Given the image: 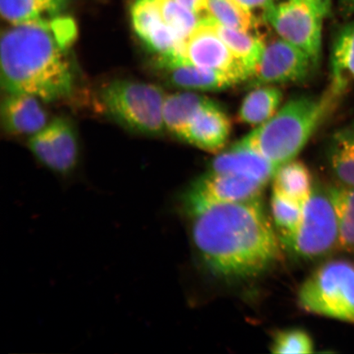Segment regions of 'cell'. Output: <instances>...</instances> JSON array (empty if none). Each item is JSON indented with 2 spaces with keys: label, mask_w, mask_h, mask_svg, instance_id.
<instances>
[{
  "label": "cell",
  "mask_w": 354,
  "mask_h": 354,
  "mask_svg": "<svg viewBox=\"0 0 354 354\" xmlns=\"http://www.w3.org/2000/svg\"><path fill=\"white\" fill-rule=\"evenodd\" d=\"M167 95L153 84L116 81L101 92L105 112L127 129L158 136L165 130L163 107Z\"/></svg>",
  "instance_id": "obj_4"
},
{
  "label": "cell",
  "mask_w": 354,
  "mask_h": 354,
  "mask_svg": "<svg viewBox=\"0 0 354 354\" xmlns=\"http://www.w3.org/2000/svg\"><path fill=\"white\" fill-rule=\"evenodd\" d=\"M272 180L273 193L301 205L307 202L313 192L308 168L295 159L279 167Z\"/></svg>",
  "instance_id": "obj_21"
},
{
  "label": "cell",
  "mask_w": 354,
  "mask_h": 354,
  "mask_svg": "<svg viewBox=\"0 0 354 354\" xmlns=\"http://www.w3.org/2000/svg\"><path fill=\"white\" fill-rule=\"evenodd\" d=\"M327 192L337 218L338 247L345 251L354 252V187L339 183Z\"/></svg>",
  "instance_id": "obj_24"
},
{
  "label": "cell",
  "mask_w": 354,
  "mask_h": 354,
  "mask_svg": "<svg viewBox=\"0 0 354 354\" xmlns=\"http://www.w3.org/2000/svg\"><path fill=\"white\" fill-rule=\"evenodd\" d=\"M299 1L309 4L310 6L315 8L324 17L329 16L330 13V0H299Z\"/></svg>",
  "instance_id": "obj_31"
},
{
  "label": "cell",
  "mask_w": 354,
  "mask_h": 354,
  "mask_svg": "<svg viewBox=\"0 0 354 354\" xmlns=\"http://www.w3.org/2000/svg\"><path fill=\"white\" fill-rule=\"evenodd\" d=\"M232 1L236 3L239 7H241L242 10L250 12V15H254L257 19H261L257 15V13L259 12L261 17L264 20L265 12L267 11L272 0H232Z\"/></svg>",
  "instance_id": "obj_29"
},
{
  "label": "cell",
  "mask_w": 354,
  "mask_h": 354,
  "mask_svg": "<svg viewBox=\"0 0 354 354\" xmlns=\"http://www.w3.org/2000/svg\"><path fill=\"white\" fill-rule=\"evenodd\" d=\"M77 35L76 22L64 15L8 29L1 39L4 90L46 102L72 94L75 66L70 48Z\"/></svg>",
  "instance_id": "obj_2"
},
{
  "label": "cell",
  "mask_w": 354,
  "mask_h": 354,
  "mask_svg": "<svg viewBox=\"0 0 354 354\" xmlns=\"http://www.w3.org/2000/svg\"><path fill=\"white\" fill-rule=\"evenodd\" d=\"M271 348L277 354H308L314 352V344L307 332L291 329L278 333Z\"/></svg>",
  "instance_id": "obj_28"
},
{
  "label": "cell",
  "mask_w": 354,
  "mask_h": 354,
  "mask_svg": "<svg viewBox=\"0 0 354 354\" xmlns=\"http://www.w3.org/2000/svg\"><path fill=\"white\" fill-rule=\"evenodd\" d=\"M37 97L8 94L1 107L4 129L11 135H35L47 126L48 114Z\"/></svg>",
  "instance_id": "obj_15"
},
{
  "label": "cell",
  "mask_w": 354,
  "mask_h": 354,
  "mask_svg": "<svg viewBox=\"0 0 354 354\" xmlns=\"http://www.w3.org/2000/svg\"><path fill=\"white\" fill-rule=\"evenodd\" d=\"M339 99L328 88L320 97L291 100L234 145L253 150L280 167L298 156Z\"/></svg>",
  "instance_id": "obj_3"
},
{
  "label": "cell",
  "mask_w": 354,
  "mask_h": 354,
  "mask_svg": "<svg viewBox=\"0 0 354 354\" xmlns=\"http://www.w3.org/2000/svg\"><path fill=\"white\" fill-rule=\"evenodd\" d=\"M328 162L339 183L354 187V122L342 127L331 137Z\"/></svg>",
  "instance_id": "obj_22"
},
{
  "label": "cell",
  "mask_w": 354,
  "mask_h": 354,
  "mask_svg": "<svg viewBox=\"0 0 354 354\" xmlns=\"http://www.w3.org/2000/svg\"><path fill=\"white\" fill-rule=\"evenodd\" d=\"M301 308L354 325V264L333 260L321 266L301 286Z\"/></svg>",
  "instance_id": "obj_5"
},
{
  "label": "cell",
  "mask_w": 354,
  "mask_h": 354,
  "mask_svg": "<svg viewBox=\"0 0 354 354\" xmlns=\"http://www.w3.org/2000/svg\"><path fill=\"white\" fill-rule=\"evenodd\" d=\"M209 15L219 24L234 29L254 32L261 19L250 15L232 0H209Z\"/></svg>",
  "instance_id": "obj_25"
},
{
  "label": "cell",
  "mask_w": 354,
  "mask_h": 354,
  "mask_svg": "<svg viewBox=\"0 0 354 354\" xmlns=\"http://www.w3.org/2000/svg\"><path fill=\"white\" fill-rule=\"evenodd\" d=\"M279 167L253 150L233 145L212 162L211 171L250 177L267 185Z\"/></svg>",
  "instance_id": "obj_16"
},
{
  "label": "cell",
  "mask_w": 354,
  "mask_h": 354,
  "mask_svg": "<svg viewBox=\"0 0 354 354\" xmlns=\"http://www.w3.org/2000/svg\"><path fill=\"white\" fill-rule=\"evenodd\" d=\"M210 21L216 34L250 71L252 78L263 55L266 47L263 37L253 32L227 28L211 17Z\"/></svg>",
  "instance_id": "obj_18"
},
{
  "label": "cell",
  "mask_w": 354,
  "mask_h": 354,
  "mask_svg": "<svg viewBox=\"0 0 354 354\" xmlns=\"http://www.w3.org/2000/svg\"><path fill=\"white\" fill-rule=\"evenodd\" d=\"M187 216L197 253L216 276L254 277L280 259L279 239L259 198L211 205Z\"/></svg>",
  "instance_id": "obj_1"
},
{
  "label": "cell",
  "mask_w": 354,
  "mask_h": 354,
  "mask_svg": "<svg viewBox=\"0 0 354 354\" xmlns=\"http://www.w3.org/2000/svg\"><path fill=\"white\" fill-rule=\"evenodd\" d=\"M304 205L273 193L272 214L277 227L281 232L282 241L290 238L298 229L303 215Z\"/></svg>",
  "instance_id": "obj_27"
},
{
  "label": "cell",
  "mask_w": 354,
  "mask_h": 354,
  "mask_svg": "<svg viewBox=\"0 0 354 354\" xmlns=\"http://www.w3.org/2000/svg\"><path fill=\"white\" fill-rule=\"evenodd\" d=\"M131 15L135 32L158 59L185 57V42L163 21L155 0H136Z\"/></svg>",
  "instance_id": "obj_12"
},
{
  "label": "cell",
  "mask_w": 354,
  "mask_h": 354,
  "mask_svg": "<svg viewBox=\"0 0 354 354\" xmlns=\"http://www.w3.org/2000/svg\"><path fill=\"white\" fill-rule=\"evenodd\" d=\"M231 131L227 113L210 100L194 115L184 141L207 152H218L227 144Z\"/></svg>",
  "instance_id": "obj_14"
},
{
  "label": "cell",
  "mask_w": 354,
  "mask_h": 354,
  "mask_svg": "<svg viewBox=\"0 0 354 354\" xmlns=\"http://www.w3.org/2000/svg\"><path fill=\"white\" fill-rule=\"evenodd\" d=\"M263 19L279 37L306 53L318 66L324 19L319 12L299 0H272Z\"/></svg>",
  "instance_id": "obj_6"
},
{
  "label": "cell",
  "mask_w": 354,
  "mask_h": 354,
  "mask_svg": "<svg viewBox=\"0 0 354 354\" xmlns=\"http://www.w3.org/2000/svg\"><path fill=\"white\" fill-rule=\"evenodd\" d=\"M176 1L196 13L201 20L210 17L209 0H176Z\"/></svg>",
  "instance_id": "obj_30"
},
{
  "label": "cell",
  "mask_w": 354,
  "mask_h": 354,
  "mask_svg": "<svg viewBox=\"0 0 354 354\" xmlns=\"http://www.w3.org/2000/svg\"><path fill=\"white\" fill-rule=\"evenodd\" d=\"M283 93L275 86H261L247 95L239 110V120L259 126L274 116L281 104Z\"/></svg>",
  "instance_id": "obj_23"
},
{
  "label": "cell",
  "mask_w": 354,
  "mask_h": 354,
  "mask_svg": "<svg viewBox=\"0 0 354 354\" xmlns=\"http://www.w3.org/2000/svg\"><path fill=\"white\" fill-rule=\"evenodd\" d=\"M265 184L250 177L210 171L198 177L181 196L185 215L220 203L258 199Z\"/></svg>",
  "instance_id": "obj_8"
},
{
  "label": "cell",
  "mask_w": 354,
  "mask_h": 354,
  "mask_svg": "<svg viewBox=\"0 0 354 354\" xmlns=\"http://www.w3.org/2000/svg\"><path fill=\"white\" fill-rule=\"evenodd\" d=\"M157 64L172 85L185 90L220 91L241 84L227 74L190 64L185 57L158 59Z\"/></svg>",
  "instance_id": "obj_13"
},
{
  "label": "cell",
  "mask_w": 354,
  "mask_h": 354,
  "mask_svg": "<svg viewBox=\"0 0 354 354\" xmlns=\"http://www.w3.org/2000/svg\"><path fill=\"white\" fill-rule=\"evenodd\" d=\"M284 243L305 259L326 255L338 246L337 218L328 192H313L304 205L298 229Z\"/></svg>",
  "instance_id": "obj_7"
},
{
  "label": "cell",
  "mask_w": 354,
  "mask_h": 354,
  "mask_svg": "<svg viewBox=\"0 0 354 354\" xmlns=\"http://www.w3.org/2000/svg\"><path fill=\"white\" fill-rule=\"evenodd\" d=\"M70 0H0L4 19L12 25L47 20L64 15Z\"/></svg>",
  "instance_id": "obj_20"
},
{
  "label": "cell",
  "mask_w": 354,
  "mask_h": 354,
  "mask_svg": "<svg viewBox=\"0 0 354 354\" xmlns=\"http://www.w3.org/2000/svg\"><path fill=\"white\" fill-rule=\"evenodd\" d=\"M184 55L190 64L229 75L240 83L251 78L250 71L215 32L210 17L202 19L189 35Z\"/></svg>",
  "instance_id": "obj_9"
},
{
  "label": "cell",
  "mask_w": 354,
  "mask_h": 354,
  "mask_svg": "<svg viewBox=\"0 0 354 354\" xmlns=\"http://www.w3.org/2000/svg\"><path fill=\"white\" fill-rule=\"evenodd\" d=\"M316 66L306 53L279 37L266 42L262 59L251 79L257 86L302 82Z\"/></svg>",
  "instance_id": "obj_10"
},
{
  "label": "cell",
  "mask_w": 354,
  "mask_h": 354,
  "mask_svg": "<svg viewBox=\"0 0 354 354\" xmlns=\"http://www.w3.org/2000/svg\"><path fill=\"white\" fill-rule=\"evenodd\" d=\"M339 6L344 17L354 16V0H339Z\"/></svg>",
  "instance_id": "obj_32"
},
{
  "label": "cell",
  "mask_w": 354,
  "mask_h": 354,
  "mask_svg": "<svg viewBox=\"0 0 354 354\" xmlns=\"http://www.w3.org/2000/svg\"><path fill=\"white\" fill-rule=\"evenodd\" d=\"M354 83V21L336 35L330 55L329 90L340 97Z\"/></svg>",
  "instance_id": "obj_17"
},
{
  "label": "cell",
  "mask_w": 354,
  "mask_h": 354,
  "mask_svg": "<svg viewBox=\"0 0 354 354\" xmlns=\"http://www.w3.org/2000/svg\"><path fill=\"white\" fill-rule=\"evenodd\" d=\"M210 100L207 97L192 92L167 95L163 107L165 129L177 138L184 140L194 115Z\"/></svg>",
  "instance_id": "obj_19"
},
{
  "label": "cell",
  "mask_w": 354,
  "mask_h": 354,
  "mask_svg": "<svg viewBox=\"0 0 354 354\" xmlns=\"http://www.w3.org/2000/svg\"><path fill=\"white\" fill-rule=\"evenodd\" d=\"M166 24L185 42L201 19L176 0H155Z\"/></svg>",
  "instance_id": "obj_26"
},
{
  "label": "cell",
  "mask_w": 354,
  "mask_h": 354,
  "mask_svg": "<svg viewBox=\"0 0 354 354\" xmlns=\"http://www.w3.org/2000/svg\"><path fill=\"white\" fill-rule=\"evenodd\" d=\"M29 147L44 166L62 176H68L78 163V141L71 122L57 118L33 135Z\"/></svg>",
  "instance_id": "obj_11"
}]
</instances>
